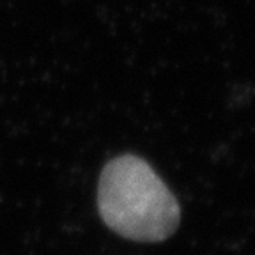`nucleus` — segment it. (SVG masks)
Wrapping results in <instances>:
<instances>
[{
	"instance_id": "obj_1",
	"label": "nucleus",
	"mask_w": 255,
	"mask_h": 255,
	"mask_svg": "<svg viewBox=\"0 0 255 255\" xmlns=\"http://www.w3.org/2000/svg\"><path fill=\"white\" fill-rule=\"evenodd\" d=\"M101 218L119 236L158 243L181 222V207L147 161L131 154L112 159L98 184Z\"/></svg>"
}]
</instances>
